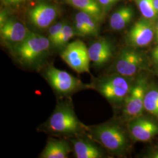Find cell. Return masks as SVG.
Returning a JSON list of instances; mask_svg holds the SVG:
<instances>
[{
	"instance_id": "1",
	"label": "cell",
	"mask_w": 158,
	"mask_h": 158,
	"mask_svg": "<svg viewBox=\"0 0 158 158\" xmlns=\"http://www.w3.org/2000/svg\"><path fill=\"white\" fill-rule=\"evenodd\" d=\"M44 131L53 135L74 138L88 136L89 127L77 117L71 102H59L43 127Z\"/></svg>"
},
{
	"instance_id": "2",
	"label": "cell",
	"mask_w": 158,
	"mask_h": 158,
	"mask_svg": "<svg viewBox=\"0 0 158 158\" xmlns=\"http://www.w3.org/2000/svg\"><path fill=\"white\" fill-rule=\"evenodd\" d=\"M88 136L116 155H124L129 148L125 132L118 125L113 123L89 127Z\"/></svg>"
},
{
	"instance_id": "3",
	"label": "cell",
	"mask_w": 158,
	"mask_h": 158,
	"mask_svg": "<svg viewBox=\"0 0 158 158\" xmlns=\"http://www.w3.org/2000/svg\"><path fill=\"white\" fill-rule=\"evenodd\" d=\"M51 42L48 38L30 32L26 39L13 48L15 55L23 64L31 66L49 49Z\"/></svg>"
},
{
	"instance_id": "4",
	"label": "cell",
	"mask_w": 158,
	"mask_h": 158,
	"mask_svg": "<svg viewBox=\"0 0 158 158\" xmlns=\"http://www.w3.org/2000/svg\"><path fill=\"white\" fill-rule=\"evenodd\" d=\"M93 85L108 102L114 104L124 102L132 86L128 77L117 73L101 79Z\"/></svg>"
},
{
	"instance_id": "5",
	"label": "cell",
	"mask_w": 158,
	"mask_h": 158,
	"mask_svg": "<svg viewBox=\"0 0 158 158\" xmlns=\"http://www.w3.org/2000/svg\"><path fill=\"white\" fill-rule=\"evenodd\" d=\"M45 78L53 89L60 95L69 96L77 91L93 87L65 70L49 66L45 71Z\"/></svg>"
},
{
	"instance_id": "6",
	"label": "cell",
	"mask_w": 158,
	"mask_h": 158,
	"mask_svg": "<svg viewBox=\"0 0 158 158\" xmlns=\"http://www.w3.org/2000/svg\"><path fill=\"white\" fill-rule=\"evenodd\" d=\"M63 60L78 73H90V59L83 42L76 40L69 44L60 54Z\"/></svg>"
},
{
	"instance_id": "7",
	"label": "cell",
	"mask_w": 158,
	"mask_h": 158,
	"mask_svg": "<svg viewBox=\"0 0 158 158\" xmlns=\"http://www.w3.org/2000/svg\"><path fill=\"white\" fill-rule=\"evenodd\" d=\"M144 79L138 80L132 86L130 93L125 100L123 115L128 121L141 116L144 109V100L147 90Z\"/></svg>"
},
{
	"instance_id": "8",
	"label": "cell",
	"mask_w": 158,
	"mask_h": 158,
	"mask_svg": "<svg viewBox=\"0 0 158 158\" xmlns=\"http://www.w3.org/2000/svg\"><path fill=\"white\" fill-rule=\"evenodd\" d=\"M144 65V59L135 51L124 49L121 51L115 64L116 73L127 77L135 76Z\"/></svg>"
},
{
	"instance_id": "9",
	"label": "cell",
	"mask_w": 158,
	"mask_h": 158,
	"mask_svg": "<svg viewBox=\"0 0 158 158\" xmlns=\"http://www.w3.org/2000/svg\"><path fill=\"white\" fill-rule=\"evenodd\" d=\"M128 128L131 138L137 141H149L158 134V124L142 115L128 121Z\"/></svg>"
},
{
	"instance_id": "10",
	"label": "cell",
	"mask_w": 158,
	"mask_h": 158,
	"mask_svg": "<svg viewBox=\"0 0 158 158\" xmlns=\"http://www.w3.org/2000/svg\"><path fill=\"white\" fill-rule=\"evenodd\" d=\"M154 35L152 23L147 19H141L132 27L128 34V40L133 46L144 47L152 42Z\"/></svg>"
},
{
	"instance_id": "11",
	"label": "cell",
	"mask_w": 158,
	"mask_h": 158,
	"mask_svg": "<svg viewBox=\"0 0 158 158\" xmlns=\"http://www.w3.org/2000/svg\"><path fill=\"white\" fill-rule=\"evenodd\" d=\"M57 15V9L55 6L46 3H40L31 8L28 12L30 22L35 27L40 29L49 27Z\"/></svg>"
},
{
	"instance_id": "12",
	"label": "cell",
	"mask_w": 158,
	"mask_h": 158,
	"mask_svg": "<svg viewBox=\"0 0 158 158\" xmlns=\"http://www.w3.org/2000/svg\"><path fill=\"white\" fill-rule=\"evenodd\" d=\"M30 32L20 22L13 19H8L4 25L0 27L1 38L6 45L12 48L26 39Z\"/></svg>"
},
{
	"instance_id": "13",
	"label": "cell",
	"mask_w": 158,
	"mask_h": 158,
	"mask_svg": "<svg viewBox=\"0 0 158 158\" xmlns=\"http://www.w3.org/2000/svg\"><path fill=\"white\" fill-rule=\"evenodd\" d=\"M90 60L95 67H102L110 60L113 54L111 43L106 39L96 40L88 48Z\"/></svg>"
},
{
	"instance_id": "14",
	"label": "cell",
	"mask_w": 158,
	"mask_h": 158,
	"mask_svg": "<svg viewBox=\"0 0 158 158\" xmlns=\"http://www.w3.org/2000/svg\"><path fill=\"white\" fill-rule=\"evenodd\" d=\"M74 153L77 158H102L103 154L91 139L85 138L84 136L72 138Z\"/></svg>"
},
{
	"instance_id": "15",
	"label": "cell",
	"mask_w": 158,
	"mask_h": 158,
	"mask_svg": "<svg viewBox=\"0 0 158 158\" xmlns=\"http://www.w3.org/2000/svg\"><path fill=\"white\" fill-rule=\"evenodd\" d=\"M72 150L71 145L67 140L50 138L40 155V158H67Z\"/></svg>"
},
{
	"instance_id": "16",
	"label": "cell",
	"mask_w": 158,
	"mask_h": 158,
	"mask_svg": "<svg viewBox=\"0 0 158 158\" xmlns=\"http://www.w3.org/2000/svg\"><path fill=\"white\" fill-rule=\"evenodd\" d=\"M74 8L89 14L99 23L102 19V7L98 0H64Z\"/></svg>"
},
{
	"instance_id": "17",
	"label": "cell",
	"mask_w": 158,
	"mask_h": 158,
	"mask_svg": "<svg viewBox=\"0 0 158 158\" xmlns=\"http://www.w3.org/2000/svg\"><path fill=\"white\" fill-rule=\"evenodd\" d=\"M133 16L134 11L131 6H123L112 14L110 19V25L113 30H122L131 22Z\"/></svg>"
},
{
	"instance_id": "18",
	"label": "cell",
	"mask_w": 158,
	"mask_h": 158,
	"mask_svg": "<svg viewBox=\"0 0 158 158\" xmlns=\"http://www.w3.org/2000/svg\"><path fill=\"white\" fill-rule=\"evenodd\" d=\"M144 109L158 119V87L147 89L144 100Z\"/></svg>"
},
{
	"instance_id": "19",
	"label": "cell",
	"mask_w": 158,
	"mask_h": 158,
	"mask_svg": "<svg viewBox=\"0 0 158 158\" xmlns=\"http://www.w3.org/2000/svg\"><path fill=\"white\" fill-rule=\"evenodd\" d=\"M75 17L79 18L88 30L90 36H97L99 32L98 22L94 18L84 12L80 11Z\"/></svg>"
},
{
	"instance_id": "20",
	"label": "cell",
	"mask_w": 158,
	"mask_h": 158,
	"mask_svg": "<svg viewBox=\"0 0 158 158\" xmlns=\"http://www.w3.org/2000/svg\"><path fill=\"white\" fill-rule=\"evenodd\" d=\"M142 15L147 19L153 18L157 14L154 6V0H135Z\"/></svg>"
},
{
	"instance_id": "21",
	"label": "cell",
	"mask_w": 158,
	"mask_h": 158,
	"mask_svg": "<svg viewBox=\"0 0 158 158\" xmlns=\"http://www.w3.org/2000/svg\"><path fill=\"white\" fill-rule=\"evenodd\" d=\"M75 34V30L69 25L65 23L53 45L57 47H62L66 45Z\"/></svg>"
},
{
	"instance_id": "22",
	"label": "cell",
	"mask_w": 158,
	"mask_h": 158,
	"mask_svg": "<svg viewBox=\"0 0 158 158\" xmlns=\"http://www.w3.org/2000/svg\"><path fill=\"white\" fill-rule=\"evenodd\" d=\"M64 22H59L53 25H52L49 29L48 39L51 41L52 45L54 44L59 35L62 30L63 27L64 25Z\"/></svg>"
},
{
	"instance_id": "23",
	"label": "cell",
	"mask_w": 158,
	"mask_h": 158,
	"mask_svg": "<svg viewBox=\"0 0 158 158\" xmlns=\"http://www.w3.org/2000/svg\"><path fill=\"white\" fill-rule=\"evenodd\" d=\"M98 1L101 4L102 8L106 9L107 8L110 7L111 6H113L114 4H115L119 0H98Z\"/></svg>"
},
{
	"instance_id": "24",
	"label": "cell",
	"mask_w": 158,
	"mask_h": 158,
	"mask_svg": "<svg viewBox=\"0 0 158 158\" xmlns=\"http://www.w3.org/2000/svg\"><path fill=\"white\" fill-rule=\"evenodd\" d=\"M8 20L6 14L4 11H1L0 14V27H2L6 21Z\"/></svg>"
},
{
	"instance_id": "25",
	"label": "cell",
	"mask_w": 158,
	"mask_h": 158,
	"mask_svg": "<svg viewBox=\"0 0 158 158\" xmlns=\"http://www.w3.org/2000/svg\"><path fill=\"white\" fill-rule=\"evenodd\" d=\"M152 58L154 62L158 64V46L153 50Z\"/></svg>"
},
{
	"instance_id": "26",
	"label": "cell",
	"mask_w": 158,
	"mask_h": 158,
	"mask_svg": "<svg viewBox=\"0 0 158 158\" xmlns=\"http://www.w3.org/2000/svg\"><path fill=\"white\" fill-rule=\"evenodd\" d=\"M6 4H17L23 2L25 0H2Z\"/></svg>"
},
{
	"instance_id": "27",
	"label": "cell",
	"mask_w": 158,
	"mask_h": 158,
	"mask_svg": "<svg viewBox=\"0 0 158 158\" xmlns=\"http://www.w3.org/2000/svg\"><path fill=\"white\" fill-rule=\"evenodd\" d=\"M155 40L156 42L158 44V23L155 27Z\"/></svg>"
},
{
	"instance_id": "28",
	"label": "cell",
	"mask_w": 158,
	"mask_h": 158,
	"mask_svg": "<svg viewBox=\"0 0 158 158\" xmlns=\"http://www.w3.org/2000/svg\"><path fill=\"white\" fill-rule=\"evenodd\" d=\"M154 6L156 13L158 14V0H154Z\"/></svg>"
},
{
	"instance_id": "29",
	"label": "cell",
	"mask_w": 158,
	"mask_h": 158,
	"mask_svg": "<svg viewBox=\"0 0 158 158\" xmlns=\"http://www.w3.org/2000/svg\"><path fill=\"white\" fill-rule=\"evenodd\" d=\"M151 157L153 158H158V151H156L155 152L153 153L151 155Z\"/></svg>"
},
{
	"instance_id": "30",
	"label": "cell",
	"mask_w": 158,
	"mask_h": 158,
	"mask_svg": "<svg viewBox=\"0 0 158 158\" xmlns=\"http://www.w3.org/2000/svg\"><path fill=\"white\" fill-rule=\"evenodd\" d=\"M155 72L156 73V74L158 75V66H156V68L155 69Z\"/></svg>"
}]
</instances>
